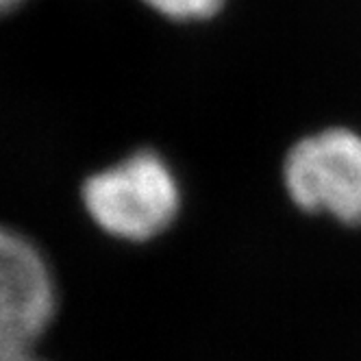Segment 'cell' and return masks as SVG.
<instances>
[{
  "label": "cell",
  "mask_w": 361,
  "mask_h": 361,
  "mask_svg": "<svg viewBox=\"0 0 361 361\" xmlns=\"http://www.w3.org/2000/svg\"><path fill=\"white\" fill-rule=\"evenodd\" d=\"M27 0H0V18H5L9 13H13L16 9H20Z\"/></svg>",
  "instance_id": "obj_5"
},
{
  "label": "cell",
  "mask_w": 361,
  "mask_h": 361,
  "mask_svg": "<svg viewBox=\"0 0 361 361\" xmlns=\"http://www.w3.org/2000/svg\"><path fill=\"white\" fill-rule=\"evenodd\" d=\"M144 3L172 20H196L214 16L224 0H144Z\"/></svg>",
  "instance_id": "obj_4"
},
{
  "label": "cell",
  "mask_w": 361,
  "mask_h": 361,
  "mask_svg": "<svg viewBox=\"0 0 361 361\" xmlns=\"http://www.w3.org/2000/svg\"><path fill=\"white\" fill-rule=\"evenodd\" d=\"M0 361H42V359H37L33 353H27V355H16V357H0Z\"/></svg>",
  "instance_id": "obj_6"
},
{
  "label": "cell",
  "mask_w": 361,
  "mask_h": 361,
  "mask_svg": "<svg viewBox=\"0 0 361 361\" xmlns=\"http://www.w3.org/2000/svg\"><path fill=\"white\" fill-rule=\"evenodd\" d=\"M57 316V286L39 246L0 224V357L33 353Z\"/></svg>",
  "instance_id": "obj_2"
},
{
  "label": "cell",
  "mask_w": 361,
  "mask_h": 361,
  "mask_svg": "<svg viewBox=\"0 0 361 361\" xmlns=\"http://www.w3.org/2000/svg\"><path fill=\"white\" fill-rule=\"evenodd\" d=\"M286 188L298 207L361 222V137L329 128L300 140L286 159Z\"/></svg>",
  "instance_id": "obj_3"
},
{
  "label": "cell",
  "mask_w": 361,
  "mask_h": 361,
  "mask_svg": "<svg viewBox=\"0 0 361 361\" xmlns=\"http://www.w3.org/2000/svg\"><path fill=\"white\" fill-rule=\"evenodd\" d=\"M81 198L90 218L105 233L128 242L159 235L178 212L174 174L150 150H137L87 176Z\"/></svg>",
  "instance_id": "obj_1"
}]
</instances>
